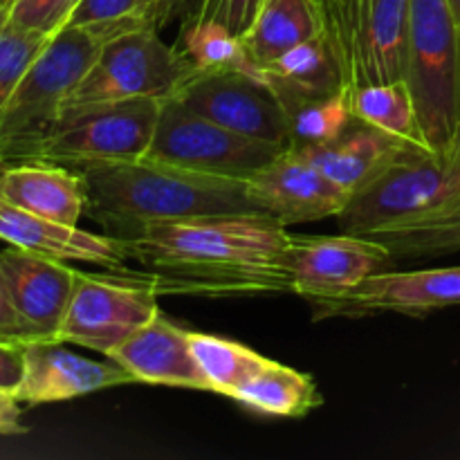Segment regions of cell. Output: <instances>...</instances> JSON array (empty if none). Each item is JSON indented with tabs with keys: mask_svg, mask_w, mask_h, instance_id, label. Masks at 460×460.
I'll return each instance as SVG.
<instances>
[{
	"mask_svg": "<svg viewBox=\"0 0 460 460\" xmlns=\"http://www.w3.org/2000/svg\"><path fill=\"white\" fill-rule=\"evenodd\" d=\"M160 108L162 99L155 97L66 106L34 160L70 166L97 160H137L151 146Z\"/></svg>",
	"mask_w": 460,
	"mask_h": 460,
	"instance_id": "7",
	"label": "cell"
},
{
	"mask_svg": "<svg viewBox=\"0 0 460 460\" xmlns=\"http://www.w3.org/2000/svg\"><path fill=\"white\" fill-rule=\"evenodd\" d=\"M229 400L250 411L277 418H304L323 404L317 382L296 368L270 359Z\"/></svg>",
	"mask_w": 460,
	"mask_h": 460,
	"instance_id": "21",
	"label": "cell"
},
{
	"mask_svg": "<svg viewBox=\"0 0 460 460\" xmlns=\"http://www.w3.org/2000/svg\"><path fill=\"white\" fill-rule=\"evenodd\" d=\"M79 0H4L7 16L22 30L57 34Z\"/></svg>",
	"mask_w": 460,
	"mask_h": 460,
	"instance_id": "30",
	"label": "cell"
},
{
	"mask_svg": "<svg viewBox=\"0 0 460 460\" xmlns=\"http://www.w3.org/2000/svg\"><path fill=\"white\" fill-rule=\"evenodd\" d=\"M247 193L261 214L286 227L337 218L353 198L290 146L247 178Z\"/></svg>",
	"mask_w": 460,
	"mask_h": 460,
	"instance_id": "13",
	"label": "cell"
},
{
	"mask_svg": "<svg viewBox=\"0 0 460 460\" xmlns=\"http://www.w3.org/2000/svg\"><path fill=\"white\" fill-rule=\"evenodd\" d=\"M272 88L292 90H341L340 75L322 36L305 40L261 70ZM344 93V90H341Z\"/></svg>",
	"mask_w": 460,
	"mask_h": 460,
	"instance_id": "27",
	"label": "cell"
},
{
	"mask_svg": "<svg viewBox=\"0 0 460 460\" xmlns=\"http://www.w3.org/2000/svg\"><path fill=\"white\" fill-rule=\"evenodd\" d=\"M353 115L385 133L400 139L427 146L418 121L416 103L404 81H385V84L362 85L350 99ZM429 148V146H427Z\"/></svg>",
	"mask_w": 460,
	"mask_h": 460,
	"instance_id": "26",
	"label": "cell"
},
{
	"mask_svg": "<svg viewBox=\"0 0 460 460\" xmlns=\"http://www.w3.org/2000/svg\"><path fill=\"white\" fill-rule=\"evenodd\" d=\"M286 225L263 214H225L148 223L119 238L130 263L160 296L292 292Z\"/></svg>",
	"mask_w": 460,
	"mask_h": 460,
	"instance_id": "1",
	"label": "cell"
},
{
	"mask_svg": "<svg viewBox=\"0 0 460 460\" xmlns=\"http://www.w3.org/2000/svg\"><path fill=\"white\" fill-rule=\"evenodd\" d=\"M25 376V344L0 340V389L16 394Z\"/></svg>",
	"mask_w": 460,
	"mask_h": 460,
	"instance_id": "33",
	"label": "cell"
},
{
	"mask_svg": "<svg viewBox=\"0 0 460 460\" xmlns=\"http://www.w3.org/2000/svg\"><path fill=\"white\" fill-rule=\"evenodd\" d=\"M0 241L67 263H90L115 272L130 268V254L119 238L40 218L4 198H0Z\"/></svg>",
	"mask_w": 460,
	"mask_h": 460,
	"instance_id": "16",
	"label": "cell"
},
{
	"mask_svg": "<svg viewBox=\"0 0 460 460\" xmlns=\"http://www.w3.org/2000/svg\"><path fill=\"white\" fill-rule=\"evenodd\" d=\"M449 160H454V162H458L460 164V126H458V133H456V142H454V148H452V153H449Z\"/></svg>",
	"mask_w": 460,
	"mask_h": 460,
	"instance_id": "36",
	"label": "cell"
},
{
	"mask_svg": "<svg viewBox=\"0 0 460 460\" xmlns=\"http://www.w3.org/2000/svg\"><path fill=\"white\" fill-rule=\"evenodd\" d=\"M272 90L286 111L290 148L331 142L355 119L350 97L341 90Z\"/></svg>",
	"mask_w": 460,
	"mask_h": 460,
	"instance_id": "22",
	"label": "cell"
},
{
	"mask_svg": "<svg viewBox=\"0 0 460 460\" xmlns=\"http://www.w3.org/2000/svg\"><path fill=\"white\" fill-rule=\"evenodd\" d=\"M103 40L88 27H61L48 40L0 106V164L34 160Z\"/></svg>",
	"mask_w": 460,
	"mask_h": 460,
	"instance_id": "3",
	"label": "cell"
},
{
	"mask_svg": "<svg viewBox=\"0 0 460 460\" xmlns=\"http://www.w3.org/2000/svg\"><path fill=\"white\" fill-rule=\"evenodd\" d=\"M0 198L67 227H79L88 207L79 171L52 160H18L0 164Z\"/></svg>",
	"mask_w": 460,
	"mask_h": 460,
	"instance_id": "19",
	"label": "cell"
},
{
	"mask_svg": "<svg viewBox=\"0 0 460 460\" xmlns=\"http://www.w3.org/2000/svg\"><path fill=\"white\" fill-rule=\"evenodd\" d=\"M416 148L427 146L395 137L355 117L353 124L331 142L313 144L295 151L313 162L340 187H344L350 196H355L362 189L371 187L391 166L398 164Z\"/></svg>",
	"mask_w": 460,
	"mask_h": 460,
	"instance_id": "18",
	"label": "cell"
},
{
	"mask_svg": "<svg viewBox=\"0 0 460 460\" xmlns=\"http://www.w3.org/2000/svg\"><path fill=\"white\" fill-rule=\"evenodd\" d=\"M368 238L380 241L395 259L443 256L460 252V193L411 223L380 229Z\"/></svg>",
	"mask_w": 460,
	"mask_h": 460,
	"instance_id": "23",
	"label": "cell"
},
{
	"mask_svg": "<svg viewBox=\"0 0 460 460\" xmlns=\"http://www.w3.org/2000/svg\"><path fill=\"white\" fill-rule=\"evenodd\" d=\"M144 7L146 0H79L63 27H88L111 39L119 31L146 25Z\"/></svg>",
	"mask_w": 460,
	"mask_h": 460,
	"instance_id": "29",
	"label": "cell"
},
{
	"mask_svg": "<svg viewBox=\"0 0 460 460\" xmlns=\"http://www.w3.org/2000/svg\"><path fill=\"white\" fill-rule=\"evenodd\" d=\"M319 36V16L313 0H263L241 40L259 70L283 54Z\"/></svg>",
	"mask_w": 460,
	"mask_h": 460,
	"instance_id": "20",
	"label": "cell"
},
{
	"mask_svg": "<svg viewBox=\"0 0 460 460\" xmlns=\"http://www.w3.org/2000/svg\"><path fill=\"white\" fill-rule=\"evenodd\" d=\"M447 3H449V7H452L454 18H456V22H458V27H460V0H447Z\"/></svg>",
	"mask_w": 460,
	"mask_h": 460,
	"instance_id": "37",
	"label": "cell"
},
{
	"mask_svg": "<svg viewBox=\"0 0 460 460\" xmlns=\"http://www.w3.org/2000/svg\"><path fill=\"white\" fill-rule=\"evenodd\" d=\"M160 295L135 268L126 272L76 274L58 341L111 355L160 313Z\"/></svg>",
	"mask_w": 460,
	"mask_h": 460,
	"instance_id": "9",
	"label": "cell"
},
{
	"mask_svg": "<svg viewBox=\"0 0 460 460\" xmlns=\"http://www.w3.org/2000/svg\"><path fill=\"white\" fill-rule=\"evenodd\" d=\"M313 305L314 322L319 319H364L380 313L425 319L443 308L460 305V265L398 272L386 270L368 277L337 299Z\"/></svg>",
	"mask_w": 460,
	"mask_h": 460,
	"instance_id": "12",
	"label": "cell"
},
{
	"mask_svg": "<svg viewBox=\"0 0 460 460\" xmlns=\"http://www.w3.org/2000/svg\"><path fill=\"white\" fill-rule=\"evenodd\" d=\"M288 146L245 137L184 106L178 97L162 99L160 117L146 155L207 175L247 180Z\"/></svg>",
	"mask_w": 460,
	"mask_h": 460,
	"instance_id": "8",
	"label": "cell"
},
{
	"mask_svg": "<svg viewBox=\"0 0 460 460\" xmlns=\"http://www.w3.org/2000/svg\"><path fill=\"white\" fill-rule=\"evenodd\" d=\"M189 344L193 358L209 380L211 391L225 398H232L234 391L241 389L270 362L268 358L241 341L207 335V332L189 331Z\"/></svg>",
	"mask_w": 460,
	"mask_h": 460,
	"instance_id": "25",
	"label": "cell"
},
{
	"mask_svg": "<svg viewBox=\"0 0 460 460\" xmlns=\"http://www.w3.org/2000/svg\"><path fill=\"white\" fill-rule=\"evenodd\" d=\"M0 268L21 317L25 344L58 340L79 270L70 268L67 261L13 245L0 252Z\"/></svg>",
	"mask_w": 460,
	"mask_h": 460,
	"instance_id": "14",
	"label": "cell"
},
{
	"mask_svg": "<svg viewBox=\"0 0 460 460\" xmlns=\"http://www.w3.org/2000/svg\"><path fill=\"white\" fill-rule=\"evenodd\" d=\"M52 36L13 25L7 16V7L0 4V106Z\"/></svg>",
	"mask_w": 460,
	"mask_h": 460,
	"instance_id": "28",
	"label": "cell"
},
{
	"mask_svg": "<svg viewBox=\"0 0 460 460\" xmlns=\"http://www.w3.org/2000/svg\"><path fill=\"white\" fill-rule=\"evenodd\" d=\"M263 0H202L196 13L189 18H200V21H214L229 30L232 34L243 36V31L250 27L259 12Z\"/></svg>",
	"mask_w": 460,
	"mask_h": 460,
	"instance_id": "31",
	"label": "cell"
},
{
	"mask_svg": "<svg viewBox=\"0 0 460 460\" xmlns=\"http://www.w3.org/2000/svg\"><path fill=\"white\" fill-rule=\"evenodd\" d=\"M202 0H146L144 7V21L146 25L155 27V30H164L173 21H184L196 9L200 7Z\"/></svg>",
	"mask_w": 460,
	"mask_h": 460,
	"instance_id": "32",
	"label": "cell"
},
{
	"mask_svg": "<svg viewBox=\"0 0 460 460\" xmlns=\"http://www.w3.org/2000/svg\"><path fill=\"white\" fill-rule=\"evenodd\" d=\"M124 385H135V377L112 359L94 362L66 349V341L39 340L25 344V376L13 395L36 407Z\"/></svg>",
	"mask_w": 460,
	"mask_h": 460,
	"instance_id": "15",
	"label": "cell"
},
{
	"mask_svg": "<svg viewBox=\"0 0 460 460\" xmlns=\"http://www.w3.org/2000/svg\"><path fill=\"white\" fill-rule=\"evenodd\" d=\"M0 340H12L25 344L21 317H18V310L13 305V296L3 268H0Z\"/></svg>",
	"mask_w": 460,
	"mask_h": 460,
	"instance_id": "34",
	"label": "cell"
},
{
	"mask_svg": "<svg viewBox=\"0 0 460 460\" xmlns=\"http://www.w3.org/2000/svg\"><path fill=\"white\" fill-rule=\"evenodd\" d=\"M27 434L22 425V404L16 395L0 389V436H21Z\"/></svg>",
	"mask_w": 460,
	"mask_h": 460,
	"instance_id": "35",
	"label": "cell"
},
{
	"mask_svg": "<svg viewBox=\"0 0 460 460\" xmlns=\"http://www.w3.org/2000/svg\"><path fill=\"white\" fill-rule=\"evenodd\" d=\"M193 70L180 49L162 40L155 27H133L102 43L93 66L66 106L126 99L175 97Z\"/></svg>",
	"mask_w": 460,
	"mask_h": 460,
	"instance_id": "5",
	"label": "cell"
},
{
	"mask_svg": "<svg viewBox=\"0 0 460 460\" xmlns=\"http://www.w3.org/2000/svg\"><path fill=\"white\" fill-rule=\"evenodd\" d=\"M460 193V164L431 148H416L371 187L350 198L337 216L340 232L371 236L411 223Z\"/></svg>",
	"mask_w": 460,
	"mask_h": 460,
	"instance_id": "6",
	"label": "cell"
},
{
	"mask_svg": "<svg viewBox=\"0 0 460 460\" xmlns=\"http://www.w3.org/2000/svg\"><path fill=\"white\" fill-rule=\"evenodd\" d=\"M75 169L85 184V216L115 238L164 220L261 214L241 178L198 173L148 157L81 162Z\"/></svg>",
	"mask_w": 460,
	"mask_h": 460,
	"instance_id": "2",
	"label": "cell"
},
{
	"mask_svg": "<svg viewBox=\"0 0 460 460\" xmlns=\"http://www.w3.org/2000/svg\"><path fill=\"white\" fill-rule=\"evenodd\" d=\"M395 256L380 241L340 232L337 236L292 234L286 265L292 292L308 304L337 299L377 272L394 270Z\"/></svg>",
	"mask_w": 460,
	"mask_h": 460,
	"instance_id": "10",
	"label": "cell"
},
{
	"mask_svg": "<svg viewBox=\"0 0 460 460\" xmlns=\"http://www.w3.org/2000/svg\"><path fill=\"white\" fill-rule=\"evenodd\" d=\"M175 97L234 133L290 146L286 111L261 72L193 75Z\"/></svg>",
	"mask_w": 460,
	"mask_h": 460,
	"instance_id": "11",
	"label": "cell"
},
{
	"mask_svg": "<svg viewBox=\"0 0 460 460\" xmlns=\"http://www.w3.org/2000/svg\"><path fill=\"white\" fill-rule=\"evenodd\" d=\"M175 48L189 63L193 75H218V72H261L250 61L241 36L223 25L200 18L180 21Z\"/></svg>",
	"mask_w": 460,
	"mask_h": 460,
	"instance_id": "24",
	"label": "cell"
},
{
	"mask_svg": "<svg viewBox=\"0 0 460 460\" xmlns=\"http://www.w3.org/2000/svg\"><path fill=\"white\" fill-rule=\"evenodd\" d=\"M402 81L427 146L447 157L460 126V27L447 0H409Z\"/></svg>",
	"mask_w": 460,
	"mask_h": 460,
	"instance_id": "4",
	"label": "cell"
},
{
	"mask_svg": "<svg viewBox=\"0 0 460 460\" xmlns=\"http://www.w3.org/2000/svg\"><path fill=\"white\" fill-rule=\"evenodd\" d=\"M106 359L124 367L135 382L214 394L200 364L193 358L189 331L166 319L162 310Z\"/></svg>",
	"mask_w": 460,
	"mask_h": 460,
	"instance_id": "17",
	"label": "cell"
}]
</instances>
